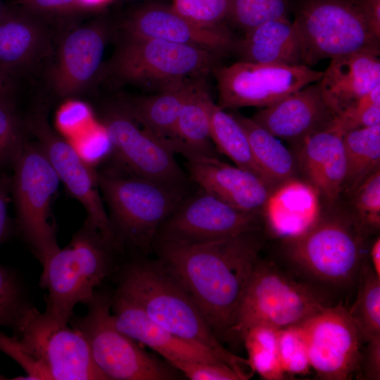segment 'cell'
Here are the masks:
<instances>
[{"mask_svg": "<svg viewBox=\"0 0 380 380\" xmlns=\"http://www.w3.org/2000/svg\"><path fill=\"white\" fill-rule=\"evenodd\" d=\"M369 255L371 260V267L374 273L380 277V239L377 237L372 243Z\"/></svg>", "mask_w": 380, "mask_h": 380, "instance_id": "obj_47", "label": "cell"}, {"mask_svg": "<svg viewBox=\"0 0 380 380\" xmlns=\"http://www.w3.org/2000/svg\"><path fill=\"white\" fill-rule=\"evenodd\" d=\"M191 380H246L228 365L195 361H173L169 363Z\"/></svg>", "mask_w": 380, "mask_h": 380, "instance_id": "obj_41", "label": "cell"}, {"mask_svg": "<svg viewBox=\"0 0 380 380\" xmlns=\"http://www.w3.org/2000/svg\"><path fill=\"white\" fill-rule=\"evenodd\" d=\"M190 177L205 192L244 212L261 213L272 186L256 174L216 156L186 158Z\"/></svg>", "mask_w": 380, "mask_h": 380, "instance_id": "obj_19", "label": "cell"}, {"mask_svg": "<svg viewBox=\"0 0 380 380\" xmlns=\"http://www.w3.org/2000/svg\"><path fill=\"white\" fill-rule=\"evenodd\" d=\"M96 173L120 248L148 252L160 224L185 200V191L112 167Z\"/></svg>", "mask_w": 380, "mask_h": 380, "instance_id": "obj_5", "label": "cell"}, {"mask_svg": "<svg viewBox=\"0 0 380 380\" xmlns=\"http://www.w3.org/2000/svg\"><path fill=\"white\" fill-rule=\"evenodd\" d=\"M319 196L308 181L296 177L275 186L262 210L270 232L284 239L305 232L321 216Z\"/></svg>", "mask_w": 380, "mask_h": 380, "instance_id": "obj_23", "label": "cell"}, {"mask_svg": "<svg viewBox=\"0 0 380 380\" xmlns=\"http://www.w3.org/2000/svg\"><path fill=\"white\" fill-rule=\"evenodd\" d=\"M115 291L133 300L153 322L214 351L246 379L247 359L227 349L213 331L200 308L176 274L161 260L135 259L119 266Z\"/></svg>", "mask_w": 380, "mask_h": 380, "instance_id": "obj_2", "label": "cell"}, {"mask_svg": "<svg viewBox=\"0 0 380 380\" xmlns=\"http://www.w3.org/2000/svg\"><path fill=\"white\" fill-rule=\"evenodd\" d=\"M84 8H96L103 6L112 0H80Z\"/></svg>", "mask_w": 380, "mask_h": 380, "instance_id": "obj_48", "label": "cell"}, {"mask_svg": "<svg viewBox=\"0 0 380 380\" xmlns=\"http://www.w3.org/2000/svg\"><path fill=\"white\" fill-rule=\"evenodd\" d=\"M358 276L356 300L348 311L361 341L368 342L380 338V277L365 261Z\"/></svg>", "mask_w": 380, "mask_h": 380, "instance_id": "obj_32", "label": "cell"}, {"mask_svg": "<svg viewBox=\"0 0 380 380\" xmlns=\"http://www.w3.org/2000/svg\"><path fill=\"white\" fill-rule=\"evenodd\" d=\"M336 118L317 82L265 107L251 118L274 137L298 145L306 137L330 127Z\"/></svg>", "mask_w": 380, "mask_h": 380, "instance_id": "obj_20", "label": "cell"}, {"mask_svg": "<svg viewBox=\"0 0 380 380\" xmlns=\"http://www.w3.org/2000/svg\"><path fill=\"white\" fill-rule=\"evenodd\" d=\"M214 102L205 82L189 96L178 115L174 151L185 158L214 154L210 139V115Z\"/></svg>", "mask_w": 380, "mask_h": 380, "instance_id": "obj_28", "label": "cell"}, {"mask_svg": "<svg viewBox=\"0 0 380 380\" xmlns=\"http://www.w3.org/2000/svg\"><path fill=\"white\" fill-rule=\"evenodd\" d=\"M290 0H229L226 20L243 34L270 20L289 18Z\"/></svg>", "mask_w": 380, "mask_h": 380, "instance_id": "obj_35", "label": "cell"}, {"mask_svg": "<svg viewBox=\"0 0 380 380\" xmlns=\"http://www.w3.org/2000/svg\"><path fill=\"white\" fill-rule=\"evenodd\" d=\"M343 142L346 160L343 191L351 194L379 169L380 125L346 132Z\"/></svg>", "mask_w": 380, "mask_h": 380, "instance_id": "obj_30", "label": "cell"}, {"mask_svg": "<svg viewBox=\"0 0 380 380\" xmlns=\"http://www.w3.org/2000/svg\"><path fill=\"white\" fill-rule=\"evenodd\" d=\"M171 6L201 26L215 27L226 20L229 0H172Z\"/></svg>", "mask_w": 380, "mask_h": 380, "instance_id": "obj_40", "label": "cell"}, {"mask_svg": "<svg viewBox=\"0 0 380 380\" xmlns=\"http://www.w3.org/2000/svg\"><path fill=\"white\" fill-rule=\"evenodd\" d=\"M203 82L205 80L189 82L148 95L125 96L122 99L139 122L174 151L175 130L180 110L191 92Z\"/></svg>", "mask_w": 380, "mask_h": 380, "instance_id": "obj_27", "label": "cell"}, {"mask_svg": "<svg viewBox=\"0 0 380 380\" xmlns=\"http://www.w3.org/2000/svg\"><path fill=\"white\" fill-rule=\"evenodd\" d=\"M25 121L19 115L14 96L0 97V166L12 165L25 139Z\"/></svg>", "mask_w": 380, "mask_h": 380, "instance_id": "obj_37", "label": "cell"}, {"mask_svg": "<svg viewBox=\"0 0 380 380\" xmlns=\"http://www.w3.org/2000/svg\"><path fill=\"white\" fill-rule=\"evenodd\" d=\"M8 378L0 374V380L7 379Z\"/></svg>", "mask_w": 380, "mask_h": 380, "instance_id": "obj_50", "label": "cell"}, {"mask_svg": "<svg viewBox=\"0 0 380 380\" xmlns=\"http://www.w3.org/2000/svg\"><path fill=\"white\" fill-rule=\"evenodd\" d=\"M11 178L0 176V246L7 240L11 232L8 212Z\"/></svg>", "mask_w": 380, "mask_h": 380, "instance_id": "obj_45", "label": "cell"}, {"mask_svg": "<svg viewBox=\"0 0 380 380\" xmlns=\"http://www.w3.org/2000/svg\"><path fill=\"white\" fill-rule=\"evenodd\" d=\"M335 121L344 133L380 125V84L343 110Z\"/></svg>", "mask_w": 380, "mask_h": 380, "instance_id": "obj_39", "label": "cell"}, {"mask_svg": "<svg viewBox=\"0 0 380 380\" xmlns=\"http://www.w3.org/2000/svg\"><path fill=\"white\" fill-rule=\"evenodd\" d=\"M260 214L239 210L203 190L163 222L155 241L194 244L258 231Z\"/></svg>", "mask_w": 380, "mask_h": 380, "instance_id": "obj_15", "label": "cell"}, {"mask_svg": "<svg viewBox=\"0 0 380 380\" xmlns=\"http://www.w3.org/2000/svg\"><path fill=\"white\" fill-rule=\"evenodd\" d=\"M110 310L115 325L120 331L151 348L168 363L182 360L225 364L212 350L153 322L139 305L115 290L112 293Z\"/></svg>", "mask_w": 380, "mask_h": 380, "instance_id": "obj_21", "label": "cell"}, {"mask_svg": "<svg viewBox=\"0 0 380 380\" xmlns=\"http://www.w3.org/2000/svg\"><path fill=\"white\" fill-rule=\"evenodd\" d=\"M365 232L354 217L321 215L305 232L285 239L286 253L298 268L313 279L344 286L359 274Z\"/></svg>", "mask_w": 380, "mask_h": 380, "instance_id": "obj_10", "label": "cell"}, {"mask_svg": "<svg viewBox=\"0 0 380 380\" xmlns=\"http://www.w3.org/2000/svg\"><path fill=\"white\" fill-rule=\"evenodd\" d=\"M318 83L338 117L380 84V60L377 56L360 53L331 58Z\"/></svg>", "mask_w": 380, "mask_h": 380, "instance_id": "obj_24", "label": "cell"}, {"mask_svg": "<svg viewBox=\"0 0 380 380\" xmlns=\"http://www.w3.org/2000/svg\"><path fill=\"white\" fill-rule=\"evenodd\" d=\"M239 61L263 64L303 65L298 38L289 18L265 22L241 38H235L232 51Z\"/></svg>", "mask_w": 380, "mask_h": 380, "instance_id": "obj_26", "label": "cell"}, {"mask_svg": "<svg viewBox=\"0 0 380 380\" xmlns=\"http://www.w3.org/2000/svg\"><path fill=\"white\" fill-rule=\"evenodd\" d=\"M222 109L267 107L291 94L318 82L324 72L305 65H285L239 61L213 71Z\"/></svg>", "mask_w": 380, "mask_h": 380, "instance_id": "obj_13", "label": "cell"}, {"mask_svg": "<svg viewBox=\"0 0 380 380\" xmlns=\"http://www.w3.org/2000/svg\"><path fill=\"white\" fill-rule=\"evenodd\" d=\"M343 134L334 121L296 145L299 166L306 181L329 201H335L343 191L346 175Z\"/></svg>", "mask_w": 380, "mask_h": 380, "instance_id": "obj_22", "label": "cell"}, {"mask_svg": "<svg viewBox=\"0 0 380 380\" xmlns=\"http://www.w3.org/2000/svg\"><path fill=\"white\" fill-rule=\"evenodd\" d=\"M42 23L23 10L5 8L0 15V65L16 77L42 54L48 45Z\"/></svg>", "mask_w": 380, "mask_h": 380, "instance_id": "obj_25", "label": "cell"}, {"mask_svg": "<svg viewBox=\"0 0 380 380\" xmlns=\"http://www.w3.org/2000/svg\"><path fill=\"white\" fill-rule=\"evenodd\" d=\"M365 351L361 357L362 373L366 379H380V338L367 342Z\"/></svg>", "mask_w": 380, "mask_h": 380, "instance_id": "obj_44", "label": "cell"}, {"mask_svg": "<svg viewBox=\"0 0 380 380\" xmlns=\"http://www.w3.org/2000/svg\"><path fill=\"white\" fill-rule=\"evenodd\" d=\"M117 253H120L85 220L70 243L42 266L39 285L47 291L44 312L69 324L75 307L85 304L106 279L117 273Z\"/></svg>", "mask_w": 380, "mask_h": 380, "instance_id": "obj_4", "label": "cell"}, {"mask_svg": "<svg viewBox=\"0 0 380 380\" xmlns=\"http://www.w3.org/2000/svg\"><path fill=\"white\" fill-rule=\"evenodd\" d=\"M5 8H6V7H4V6L2 5V4H1V1H0V15H1V13H2L3 11H4Z\"/></svg>", "mask_w": 380, "mask_h": 380, "instance_id": "obj_49", "label": "cell"}, {"mask_svg": "<svg viewBox=\"0 0 380 380\" xmlns=\"http://www.w3.org/2000/svg\"><path fill=\"white\" fill-rule=\"evenodd\" d=\"M14 337L33 361L39 380H108L82 334L35 307Z\"/></svg>", "mask_w": 380, "mask_h": 380, "instance_id": "obj_12", "label": "cell"}, {"mask_svg": "<svg viewBox=\"0 0 380 380\" xmlns=\"http://www.w3.org/2000/svg\"><path fill=\"white\" fill-rule=\"evenodd\" d=\"M122 28L125 35L194 46L220 56L232 52L235 39L225 25L201 26L179 14L171 5L140 7L124 20Z\"/></svg>", "mask_w": 380, "mask_h": 380, "instance_id": "obj_17", "label": "cell"}, {"mask_svg": "<svg viewBox=\"0 0 380 380\" xmlns=\"http://www.w3.org/2000/svg\"><path fill=\"white\" fill-rule=\"evenodd\" d=\"M12 165L11 193L16 227L42 266L60 249L50 221L60 179L37 142L24 141Z\"/></svg>", "mask_w": 380, "mask_h": 380, "instance_id": "obj_9", "label": "cell"}, {"mask_svg": "<svg viewBox=\"0 0 380 380\" xmlns=\"http://www.w3.org/2000/svg\"><path fill=\"white\" fill-rule=\"evenodd\" d=\"M302 63L353 53L379 56L380 0H290Z\"/></svg>", "mask_w": 380, "mask_h": 380, "instance_id": "obj_3", "label": "cell"}, {"mask_svg": "<svg viewBox=\"0 0 380 380\" xmlns=\"http://www.w3.org/2000/svg\"><path fill=\"white\" fill-rule=\"evenodd\" d=\"M100 125L109 140L112 168L185 191L187 178L172 148L139 122L122 99L104 106Z\"/></svg>", "mask_w": 380, "mask_h": 380, "instance_id": "obj_11", "label": "cell"}, {"mask_svg": "<svg viewBox=\"0 0 380 380\" xmlns=\"http://www.w3.org/2000/svg\"><path fill=\"white\" fill-rule=\"evenodd\" d=\"M310 366L325 380H346L361 364L360 337L348 310L327 306L302 322Z\"/></svg>", "mask_w": 380, "mask_h": 380, "instance_id": "obj_16", "label": "cell"}, {"mask_svg": "<svg viewBox=\"0 0 380 380\" xmlns=\"http://www.w3.org/2000/svg\"><path fill=\"white\" fill-rule=\"evenodd\" d=\"M23 9L33 14H61L84 8L80 0H17Z\"/></svg>", "mask_w": 380, "mask_h": 380, "instance_id": "obj_43", "label": "cell"}, {"mask_svg": "<svg viewBox=\"0 0 380 380\" xmlns=\"http://www.w3.org/2000/svg\"><path fill=\"white\" fill-rule=\"evenodd\" d=\"M210 134L211 141L217 148L236 166L266 180L254 160L243 129L231 113H227L215 103L210 115Z\"/></svg>", "mask_w": 380, "mask_h": 380, "instance_id": "obj_31", "label": "cell"}, {"mask_svg": "<svg viewBox=\"0 0 380 380\" xmlns=\"http://www.w3.org/2000/svg\"><path fill=\"white\" fill-rule=\"evenodd\" d=\"M327 306L312 286L274 263L258 260L226 341L242 342L246 331L257 325L280 329L302 323Z\"/></svg>", "mask_w": 380, "mask_h": 380, "instance_id": "obj_7", "label": "cell"}, {"mask_svg": "<svg viewBox=\"0 0 380 380\" xmlns=\"http://www.w3.org/2000/svg\"><path fill=\"white\" fill-rule=\"evenodd\" d=\"M355 218L367 232L380 225V168L367 177L352 193Z\"/></svg>", "mask_w": 380, "mask_h": 380, "instance_id": "obj_38", "label": "cell"}, {"mask_svg": "<svg viewBox=\"0 0 380 380\" xmlns=\"http://www.w3.org/2000/svg\"><path fill=\"white\" fill-rule=\"evenodd\" d=\"M33 308L24 281L14 270L0 264V327L17 334Z\"/></svg>", "mask_w": 380, "mask_h": 380, "instance_id": "obj_34", "label": "cell"}, {"mask_svg": "<svg viewBox=\"0 0 380 380\" xmlns=\"http://www.w3.org/2000/svg\"><path fill=\"white\" fill-rule=\"evenodd\" d=\"M279 329L257 325L250 328L242 340L249 367L264 379L281 380L285 377L279 358Z\"/></svg>", "mask_w": 380, "mask_h": 380, "instance_id": "obj_33", "label": "cell"}, {"mask_svg": "<svg viewBox=\"0 0 380 380\" xmlns=\"http://www.w3.org/2000/svg\"><path fill=\"white\" fill-rule=\"evenodd\" d=\"M27 131L34 135L70 196L83 205L87 220L118 252L120 248L100 194L97 173L76 148L51 127L43 108L31 113L25 120Z\"/></svg>", "mask_w": 380, "mask_h": 380, "instance_id": "obj_14", "label": "cell"}, {"mask_svg": "<svg viewBox=\"0 0 380 380\" xmlns=\"http://www.w3.org/2000/svg\"><path fill=\"white\" fill-rule=\"evenodd\" d=\"M221 58L194 46L124 34L106 72L120 83L156 93L205 80Z\"/></svg>", "mask_w": 380, "mask_h": 380, "instance_id": "obj_6", "label": "cell"}, {"mask_svg": "<svg viewBox=\"0 0 380 380\" xmlns=\"http://www.w3.org/2000/svg\"><path fill=\"white\" fill-rule=\"evenodd\" d=\"M258 231L201 243H153L158 258L187 289L220 341L227 340L259 260Z\"/></svg>", "mask_w": 380, "mask_h": 380, "instance_id": "obj_1", "label": "cell"}, {"mask_svg": "<svg viewBox=\"0 0 380 380\" xmlns=\"http://www.w3.org/2000/svg\"><path fill=\"white\" fill-rule=\"evenodd\" d=\"M17 80L18 77L0 65V97L15 96Z\"/></svg>", "mask_w": 380, "mask_h": 380, "instance_id": "obj_46", "label": "cell"}, {"mask_svg": "<svg viewBox=\"0 0 380 380\" xmlns=\"http://www.w3.org/2000/svg\"><path fill=\"white\" fill-rule=\"evenodd\" d=\"M279 353L284 372L290 374H306L310 366L308 346L302 323L279 329Z\"/></svg>", "mask_w": 380, "mask_h": 380, "instance_id": "obj_36", "label": "cell"}, {"mask_svg": "<svg viewBox=\"0 0 380 380\" xmlns=\"http://www.w3.org/2000/svg\"><path fill=\"white\" fill-rule=\"evenodd\" d=\"M112 292L97 289L85 305L83 315L71 317L70 326L82 334L93 360L108 380L179 379L167 361L150 355L115 325L110 310Z\"/></svg>", "mask_w": 380, "mask_h": 380, "instance_id": "obj_8", "label": "cell"}, {"mask_svg": "<svg viewBox=\"0 0 380 380\" xmlns=\"http://www.w3.org/2000/svg\"><path fill=\"white\" fill-rule=\"evenodd\" d=\"M93 120L89 106L80 101H69L63 105L56 114V124L59 129L70 137L88 130Z\"/></svg>", "mask_w": 380, "mask_h": 380, "instance_id": "obj_42", "label": "cell"}, {"mask_svg": "<svg viewBox=\"0 0 380 380\" xmlns=\"http://www.w3.org/2000/svg\"><path fill=\"white\" fill-rule=\"evenodd\" d=\"M109 30L101 23H92L68 32L58 46L50 81L61 97L75 96L99 74Z\"/></svg>", "mask_w": 380, "mask_h": 380, "instance_id": "obj_18", "label": "cell"}, {"mask_svg": "<svg viewBox=\"0 0 380 380\" xmlns=\"http://www.w3.org/2000/svg\"><path fill=\"white\" fill-rule=\"evenodd\" d=\"M231 114L243 129L254 160L272 186L295 177L297 170L296 159L277 137L251 118L235 112Z\"/></svg>", "mask_w": 380, "mask_h": 380, "instance_id": "obj_29", "label": "cell"}]
</instances>
